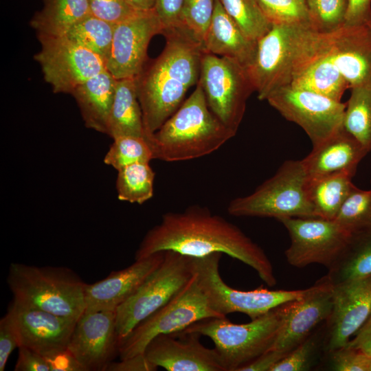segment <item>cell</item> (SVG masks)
I'll return each instance as SVG.
<instances>
[{"label": "cell", "mask_w": 371, "mask_h": 371, "mask_svg": "<svg viewBox=\"0 0 371 371\" xmlns=\"http://www.w3.org/2000/svg\"><path fill=\"white\" fill-rule=\"evenodd\" d=\"M168 250L191 257L225 254L254 269L268 286L277 283L272 263L264 250L239 227L206 207L195 205L163 214L160 223L146 232L135 259Z\"/></svg>", "instance_id": "cell-1"}, {"label": "cell", "mask_w": 371, "mask_h": 371, "mask_svg": "<svg viewBox=\"0 0 371 371\" xmlns=\"http://www.w3.org/2000/svg\"><path fill=\"white\" fill-rule=\"evenodd\" d=\"M161 53L135 77L148 141L183 103L199 82L202 43L183 25L166 30Z\"/></svg>", "instance_id": "cell-2"}, {"label": "cell", "mask_w": 371, "mask_h": 371, "mask_svg": "<svg viewBox=\"0 0 371 371\" xmlns=\"http://www.w3.org/2000/svg\"><path fill=\"white\" fill-rule=\"evenodd\" d=\"M235 135L211 111L198 82L192 94L152 135L148 142L154 159L181 161L207 155Z\"/></svg>", "instance_id": "cell-3"}, {"label": "cell", "mask_w": 371, "mask_h": 371, "mask_svg": "<svg viewBox=\"0 0 371 371\" xmlns=\"http://www.w3.org/2000/svg\"><path fill=\"white\" fill-rule=\"evenodd\" d=\"M7 282L13 300L23 304L76 321L85 312L86 284L68 268L14 262Z\"/></svg>", "instance_id": "cell-4"}, {"label": "cell", "mask_w": 371, "mask_h": 371, "mask_svg": "<svg viewBox=\"0 0 371 371\" xmlns=\"http://www.w3.org/2000/svg\"><path fill=\"white\" fill-rule=\"evenodd\" d=\"M291 302L249 323L234 324L226 316L212 317L199 320L184 330L210 337L225 371H239L272 347Z\"/></svg>", "instance_id": "cell-5"}, {"label": "cell", "mask_w": 371, "mask_h": 371, "mask_svg": "<svg viewBox=\"0 0 371 371\" xmlns=\"http://www.w3.org/2000/svg\"><path fill=\"white\" fill-rule=\"evenodd\" d=\"M308 178L302 160H287L251 194L232 200L227 212L234 216L316 217L308 194Z\"/></svg>", "instance_id": "cell-6"}, {"label": "cell", "mask_w": 371, "mask_h": 371, "mask_svg": "<svg viewBox=\"0 0 371 371\" xmlns=\"http://www.w3.org/2000/svg\"><path fill=\"white\" fill-rule=\"evenodd\" d=\"M212 317L215 312L193 272L183 288L168 303L136 325L126 336L119 337L120 360L142 354L156 336L181 331L192 324Z\"/></svg>", "instance_id": "cell-7"}, {"label": "cell", "mask_w": 371, "mask_h": 371, "mask_svg": "<svg viewBox=\"0 0 371 371\" xmlns=\"http://www.w3.org/2000/svg\"><path fill=\"white\" fill-rule=\"evenodd\" d=\"M221 253L192 257V271L212 308L221 315L240 313L255 319L290 301L304 297L310 287L300 290L241 291L232 288L219 273Z\"/></svg>", "instance_id": "cell-8"}, {"label": "cell", "mask_w": 371, "mask_h": 371, "mask_svg": "<svg viewBox=\"0 0 371 371\" xmlns=\"http://www.w3.org/2000/svg\"><path fill=\"white\" fill-rule=\"evenodd\" d=\"M198 82L213 114L236 133L255 91L247 69L234 60L204 52Z\"/></svg>", "instance_id": "cell-9"}, {"label": "cell", "mask_w": 371, "mask_h": 371, "mask_svg": "<svg viewBox=\"0 0 371 371\" xmlns=\"http://www.w3.org/2000/svg\"><path fill=\"white\" fill-rule=\"evenodd\" d=\"M192 274L191 256L165 251L159 267L116 309L119 337L126 336L139 322L168 303L183 288Z\"/></svg>", "instance_id": "cell-10"}, {"label": "cell", "mask_w": 371, "mask_h": 371, "mask_svg": "<svg viewBox=\"0 0 371 371\" xmlns=\"http://www.w3.org/2000/svg\"><path fill=\"white\" fill-rule=\"evenodd\" d=\"M285 119L300 126L315 146L343 127L346 103L308 89L282 87L266 99Z\"/></svg>", "instance_id": "cell-11"}, {"label": "cell", "mask_w": 371, "mask_h": 371, "mask_svg": "<svg viewBox=\"0 0 371 371\" xmlns=\"http://www.w3.org/2000/svg\"><path fill=\"white\" fill-rule=\"evenodd\" d=\"M279 221L290 238V245L284 252L286 261L297 268L319 264L330 269L353 238L334 220L292 217Z\"/></svg>", "instance_id": "cell-12"}, {"label": "cell", "mask_w": 371, "mask_h": 371, "mask_svg": "<svg viewBox=\"0 0 371 371\" xmlns=\"http://www.w3.org/2000/svg\"><path fill=\"white\" fill-rule=\"evenodd\" d=\"M40 51L34 59L55 93H71L78 85L106 70L98 55L65 36L38 34Z\"/></svg>", "instance_id": "cell-13"}, {"label": "cell", "mask_w": 371, "mask_h": 371, "mask_svg": "<svg viewBox=\"0 0 371 371\" xmlns=\"http://www.w3.org/2000/svg\"><path fill=\"white\" fill-rule=\"evenodd\" d=\"M304 27L273 25L257 41L255 58L247 71L259 100H266L276 90L290 85L295 43Z\"/></svg>", "instance_id": "cell-14"}, {"label": "cell", "mask_w": 371, "mask_h": 371, "mask_svg": "<svg viewBox=\"0 0 371 371\" xmlns=\"http://www.w3.org/2000/svg\"><path fill=\"white\" fill-rule=\"evenodd\" d=\"M163 31L154 9L138 12L116 24L106 69L117 80L137 76L146 64L151 38Z\"/></svg>", "instance_id": "cell-15"}, {"label": "cell", "mask_w": 371, "mask_h": 371, "mask_svg": "<svg viewBox=\"0 0 371 371\" xmlns=\"http://www.w3.org/2000/svg\"><path fill=\"white\" fill-rule=\"evenodd\" d=\"M116 313L85 311L77 320L67 348L84 371H104L118 355Z\"/></svg>", "instance_id": "cell-16"}, {"label": "cell", "mask_w": 371, "mask_h": 371, "mask_svg": "<svg viewBox=\"0 0 371 371\" xmlns=\"http://www.w3.org/2000/svg\"><path fill=\"white\" fill-rule=\"evenodd\" d=\"M291 86L341 101L348 85L322 48L316 32L304 27L297 38Z\"/></svg>", "instance_id": "cell-17"}, {"label": "cell", "mask_w": 371, "mask_h": 371, "mask_svg": "<svg viewBox=\"0 0 371 371\" xmlns=\"http://www.w3.org/2000/svg\"><path fill=\"white\" fill-rule=\"evenodd\" d=\"M320 44L349 89L371 87V29L347 26L328 33L317 32Z\"/></svg>", "instance_id": "cell-18"}, {"label": "cell", "mask_w": 371, "mask_h": 371, "mask_svg": "<svg viewBox=\"0 0 371 371\" xmlns=\"http://www.w3.org/2000/svg\"><path fill=\"white\" fill-rule=\"evenodd\" d=\"M201 335L181 331L154 337L144 354L156 367L168 371H225L215 348L200 341Z\"/></svg>", "instance_id": "cell-19"}, {"label": "cell", "mask_w": 371, "mask_h": 371, "mask_svg": "<svg viewBox=\"0 0 371 371\" xmlns=\"http://www.w3.org/2000/svg\"><path fill=\"white\" fill-rule=\"evenodd\" d=\"M371 313V275L333 284L326 350L346 346Z\"/></svg>", "instance_id": "cell-20"}, {"label": "cell", "mask_w": 371, "mask_h": 371, "mask_svg": "<svg viewBox=\"0 0 371 371\" xmlns=\"http://www.w3.org/2000/svg\"><path fill=\"white\" fill-rule=\"evenodd\" d=\"M333 284L325 276L304 297L291 301L269 350L286 355L304 341L318 324L327 321L333 309Z\"/></svg>", "instance_id": "cell-21"}, {"label": "cell", "mask_w": 371, "mask_h": 371, "mask_svg": "<svg viewBox=\"0 0 371 371\" xmlns=\"http://www.w3.org/2000/svg\"><path fill=\"white\" fill-rule=\"evenodd\" d=\"M8 313L15 325L19 346L28 347L43 357L67 348L77 322L14 300Z\"/></svg>", "instance_id": "cell-22"}, {"label": "cell", "mask_w": 371, "mask_h": 371, "mask_svg": "<svg viewBox=\"0 0 371 371\" xmlns=\"http://www.w3.org/2000/svg\"><path fill=\"white\" fill-rule=\"evenodd\" d=\"M164 251L155 253L129 267L111 272L104 279L85 285V311L116 309L131 297L159 267Z\"/></svg>", "instance_id": "cell-23"}, {"label": "cell", "mask_w": 371, "mask_h": 371, "mask_svg": "<svg viewBox=\"0 0 371 371\" xmlns=\"http://www.w3.org/2000/svg\"><path fill=\"white\" fill-rule=\"evenodd\" d=\"M369 151L344 126L321 144L313 146L302 162L309 179L339 172L356 173Z\"/></svg>", "instance_id": "cell-24"}, {"label": "cell", "mask_w": 371, "mask_h": 371, "mask_svg": "<svg viewBox=\"0 0 371 371\" xmlns=\"http://www.w3.org/2000/svg\"><path fill=\"white\" fill-rule=\"evenodd\" d=\"M205 53L236 60L246 69L252 63L257 42L249 39L216 0L210 26L202 42Z\"/></svg>", "instance_id": "cell-25"}, {"label": "cell", "mask_w": 371, "mask_h": 371, "mask_svg": "<svg viewBox=\"0 0 371 371\" xmlns=\"http://www.w3.org/2000/svg\"><path fill=\"white\" fill-rule=\"evenodd\" d=\"M117 79L106 69L71 92L86 127L106 134Z\"/></svg>", "instance_id": "cell-26"}, {"label": "cell", "mask_w": 371, "mask_h": 371, "mask_svg": "<svg viewBox=\"0 0 371 371\" xmlns=\"http://www.w3.org/2000/svg\"><path fill=\"white\" fill-rule=\"evenodd\" d=\"M106 135L112 139L120 136L147 139L135 78L117 80Z\"/></svg>", "instance_id": "cell-27"}, {"label": "cell", "mask_w": 371, "mask_h": 371, "mask_svg": "<svg viewBox=\"0 0 371 371\" xmlns=\"http://www.w3.org/2000/svg\"><path fill=\"white\" fill-rule=\"evenodd\" d=\"M355 175L339 172L308 179V194L316 217L334 220L344 201L356 187Z\"/></svg>", "instance_id": "cell-28"}, {"label": "cell", "mask_w": 371, "mask_h": 371, "mask_svg": "<svg viewBox=\"0 0 371 371\" xmlns=\"http://www.w3.org/2000/svg\"><path fill=\"white\" fill-rule=\"evenodd\" d=\"M88 0H44L30 25L38 34L64 36L77 22L90 14Z\"/></svg>", "instance_id": "cell-29"}, {"label": "cell", "mask_w": 371, "mask_h": 371, "mask_svg": "<svg viewBox=\"0 0 371 371\" xmlns=\"http://www.w3.org/2000/svg\"><path fill=\"white\" fill-rule=\"evenodd\" d=\"M326 275L335 284L371 275V234L355 237Z\"/></svg>", "instance_id": "cell-30"}, {"label": "cell", "mask_w": 371, "mask_h": 371, "mask_svg": "<svg viewBox=\"0 0 371 371\" xmlns=\"http://www.w3.org/2000/svg\"><path fill=\"white\" fill-rule=\"evenodd\" d=\"M115 25L90 14L74 24L64 36L98 55L106 63Z\"/></svg>", "instance_id": "cell-31"}, {"label": "cell", "mask_w": 371, "mask_h": 371, "mask_svg": "<svg viewBox=\"0 0 371 371\" xmlns=\"http://www.w3.org/2000/svg\"><path fill=\"white\" fill-rule=\"evenodd\" d=\"M155 173L149 163L139 162L117 170L116 190L120 201L142 204L154 193Z\"/></svg>", "instance_id": "cell-32"}, {"label": "cell", "mask_w": 371, "mask_h": 371, "mask_svg": "<svg viewBox=\"0 0 371 371\" xmlns=\"http://www.w3.org/2000/svg\"><path fill=\"white\" fill-rule=\"evenodd\" d=\"M343 126L369 152L371 150V87L350 89Z\"/></svg>", "instance_id": "cell-33"}, {"label": "cell", "mask_w": 371, "mask_h": 371, "mask_svg": "<svg viewBox=\"0 0 371 371\" xmlns=\"http://www.w3.org/2000/svg\"><path fill=\"white\" fill-rule=\"evenodd\" d=\"M334 221L352 238L371 234V190L355 187Z\"/></svg>", "instance_id": "cell-34"}, {"label": "cell", "mask_w": 371, "mask_h": 371, "mask_svg": "<svg viewBox=\"0 0 371 371\" xmlns=\"http://www.w3.org/2000/svg\"><path fill=\"white\" fill-rule=\"evenodd\" d=\"M225 11L251 40L257 42L272 28L256 0H220Z\"/></svg>", "instance_id": "cell-35"}, {"label": "cell", "mask_w": 371, "mask_h": 371, "mask_svg": "<svg viewBox=\"0 0 371 371\" xmlns=\"http://www.w3.org/2000/svg\"><path fill=\"white\" fill-rule=\"evenodd\" d=\"M113 139L104 162L117 170L135 163H150L154 159L150 144L144 137L120 136Z\"/></svg>", "instance_id": "cell-36"}, {"label": "cell", "mask_w": 371, "mask_h": 371, "mask_svg": "<svg viewBox=\"0 0 371 371\" xmlns=\"http://www.w3.org/2000/svg\"><path fill=\"white\" fill-rule=\"evenodd\" d=\"M310 28L328 33L344 25L347 0H306Z\"/></svg>", "instance_id": "cell-37"}, {"label": "cell", "mask_w": 371, "mask_h": 371, "mask_svg": "<svg viewBox=\"0 0 371 371\" xmlns=\"http://www.w3.org/2000/svg\"><path fill=\"white\" fill-rule=\"evenodd\" d=\"M256 1L273 25H300L310 27L306 0Z\"/></svg>", "instance_id": "cell-38"}, {"label": "cell", "mask_w": 371, "mask_h": 371, "mask_svg": "<svg viewBox=\"0 0 371 371\" xmlns=\"http://www.w3.org/2000/svg\"><path fill=\"white\" fill-rule=\"evenodd\" d=\"M216 0H184L181 23L203 42L211 23Z\"/></svg>", "instance_id": "cell-39"}, {"label": "cell", "mask_w": 371, "mask_h": 371, "mask_svg": "<svg viewBox=\"0 0 371 371\" xmlns=\"http://www.w3.org/2000/svg\"><path fill=\"white\" fill-rule=\"evenodd\" d=\"M316 341L308 337L277 362L271 371H302L308 370L316 349Z\"/></svg>", "instance_id": "cell-40"}, {"label": "cell", "mask_w": 371, "mask_h": 371, "mask_svg": "<svg viewBox=\"0 0 371 371\" xmlns=\"http://www.w3.org/2000/svg\"><path fill=\"white\" fill-rule=\"evenodd\" d=\"M331 366L337 371H370L371 356L346 345L330 352Z\"/></svg>", "instance_id": "cell-41"}, {"label": "cell", "mask_w": 371, "mask_h": 371, "mask_svg": "<svg viewBox=\"0 0 371 371\" xmlns=\"http://www.w3.org/2000/svg\"><path fill=\"white\" fill-rule=\"evenodd\" d=\"M88 3L92 15L114 24L124 21L139 12L126 0H88Z\"/></svg>", "instance_id": "cell-42"}, {"label": "cell", "mask_w": 371, "mask_h": 371, "mask_svg": "<svg viewBox=\"0 0 371 371\" xmlns=\"http://www.w3.org/2000/svg\"><path fill=\"white\" fill-rule=\"evenodd\" d=\"M19 346L14 322L7 313L0 320V371H3L12 352Z\"/></svg>", "instance_id": "cell-43"}, {"label": "cell", "mask_w": 371, "mask_h": 371, "mask_svg": "<svg viewBox=\"0 0 371 371\" xmlns=\"http://www.w3.org/2000/svg\"><path fill=\"white\" fill-rule=\"evenodd\" d=\"M183 1L155 0L154 10L162 24L164 31L181 24V12Z\"/></svg>", "instance_id": "cell-44"}, {"label": "cell", "mask_w": 371, "mask_h": 371, "mask_svg": "<svg viewBox=\"0 0 371 371\" xmlns=\"http://www.w3.org/2000/svg\"><path fill=\"white\" fill-rule=\"evenodd\" d=\"M14 371H50L45 357L26 346L19 347L18 359Z\"/></svg>", "instance_id": "cell-45"}, {"label": "cell", "mask_w": 371, "mask_h": 371, "mask_svg": "<svg viewBox=\"0 0 371 371\" xmlns=\"http://www.w3.org/2000/svg\"><path fill=\"white\" fill-rule=\"evenodd\" d=\"M347 1L344 25H363L371 21V0Z\"/></svg>", "instance_id": "cell-46"}, {"label": "cell", "mask_w": 371, "mask_h": 371, "mask_svg": "<svg viewBox=\"0 0 371 371\" xmlns=\"http://www.w3.org/2000/svg\"><path fill=\"white\" fill-rule=\"evenodd\" d=\"M44 357L50 371H84L67 348L53 352Z\"/></svg>", "instance_id": "cell-47"}, {"label": "cell", "mask_w": 371, "mask_h": 371, "mask_svg": "<svg viewBox=\"0 0 371 371\" xmlns=\"http://www.w3.org/2000/svg\"><path fill=\"white\" fill-rule=\"evenodd\" d=\"M157 367L151 363L144 354H139L133 357L122 359L120 362H111L107 371H154Z\"/></svg>", "instance_id": "cell-48"}, {"label": "cell", "mask_w": 371, "mask_h": 371, "mask_svg": "<svg viewBox=\"0 0 371 371\" xmlns=\"http://www.w3.org/2000/svg\"><path fill=\"white\" fill-rule=\"evenodd\" d=\"M285 355L276 350H269L240 368L239 371H271L273 366Z\"/></svg>", "instance_id": "cell-49"}, {"label": "cell", "mask_w": 371, "mask_h": 371, "mask_svg": "<svg viewBox=\"0 0 371 371\" xmlns=\"http://www.w3.org/2000/svg\"><path fill=\"white\" fill-rule=\"evenodd\" d=\"M346 345L361 350L371 356V313Z\"/></svg>", "instance_id": "cell-50"}, {"label": "cell", "mask_w": 371, "mask_h": 371, "mask_svg": "<svg viewBox=\"0 0 371 371\" xmlns=\"http://www.w3.org/2000/svg\"><path fill=\"white\" fill-rule=\"evenodd\" d=\"M135 10L144 12L152 10L155 8V0H126Z\"/></svg>", "instance_id": "cell-51"}, {"label": "cell", "mask_w": 371, "mask_h": 371, "mask_svg": "<svg viewBox=\"0 0 371 371\" xmlns=\"http://www.w3.org/2000/svg\"><path fill=\"white\" fill-rule=\"evenodd\" d=\"M366 25L371 29V21H369Z\"/></svg>", "instance_id": "cell-52"}, {"label": "cell", "mask_w": 371, "mask_h": 371, "mask_svg": "<svg viewBox=\"0 0 371 371\" xmlns=\"http://www.w3.org/2000/svg\"><path fill=\"white\" fill-rule=\"evenodd\" d=\"M370 371H371V364H370Z\"/></svg>", "instance_id": "cell-53"}]
</instances>
